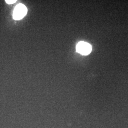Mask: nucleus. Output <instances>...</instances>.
Segmentation results:
<instances>
[{"label":"nucleus","instance_id":"nucleus-1","mask_svg":"<svg viewBox=\"0 0 128 128\" xmlns=\"http://www.w3.org/2000/svg\"><path fill=\"white\" fill-rule=\"evenodd\" d=\"M27 12V8L22 4L18 5L14 10L13 17L14 19L18 20L23 18Z\"/></svg>","mask_w":128,"mask_h":128},{"label":"nucleus","instance_id":"nucleus-2","mask_svg":"<svg viewBox=\"0 0 128 128\" xmlns=\"http://www.w3.org/2000/svg\"><path fill=\"white\" fill-rule=\"evenodd\" d=\"M76 51L82 55H88L91 52L92 46L86 42L81 41L78 43L76 46Z\"/></svg>","mask_w":128,"mask_h":128},{"label":"nucleus","instance_id":"nucleus-3","mask_svg":"<svg viewBox=\"0 0 128 128\" xmlns=\"http://www.w3.org/2000/svg\"><path fill=\"white\" fill-rule=\"evenodd\" d=\"M5 2L8 4H12L15 3V2H16V0H6Z\"/></svg>","mask_w":128,"mask_h":128}]
</instances>
